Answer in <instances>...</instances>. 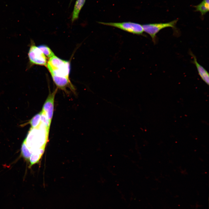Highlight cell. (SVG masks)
<instances>
[{
  "label": "cell",
  "mask_w": 209,
  "mask_h": 209,
  "mask_svg": "<svg viewBox=\"0 0 209 209\" xmlns=\"http://www.w3.org/2000/svg\"><path fill=\"white\" fill-rule=\"evenodd\" d=\"M178 20V19H175L166 23L149 24L142 26L144 31L150 36L153 42L155 44L156 34L163 28L169 27L175 28Z\"/></svg>",
  "instance_id": "obj_4"
},
{
  "label": "cell",
  "mask_w": 209,
  "mask_h": 209,
  "mask_svg": "<svg viewBox=\"0 0 209 209\" xmlns=\"http://www.w3.org/2000/svg\"><path fill=\"white\" fill-rule=\"evenodd\" d=\"M28 56L30 65H36L46 66L47 62L46 57L33 41L31 42Z\"/></svg>",
  "instance_id": "obj_5"
},
{
  "label": "cell",
  "mask_w": 209,
  "mask_h": 209,
  "mask_svg": "<svg viewBox=\"0 0 209 209\" xmlns=\"http://www.w3.org/2000/svg\"><path fill=\"white\" fill-rule=\"evenodd\" d=\"M190 54L193 58V62L196 67L199 75L203 81L208 85L209 76L208 72L203 66L198 63L195 55L191 52H190Z\"/></svg>",
  "instance_id": "obj_7"
},
{
  "label": "cell",
  "mask_w": 209,
  "mask_h": 209,
  "mask_svg": "<svg viewBox=\"0 0 209 209\" xmlns=\"http://www.w3.org/2000/svg\"><path fill=\"white\" fill-rule=\"evenodd\" d=\"M21 153L23 157L26 160H29L32 154L29 148L24 141H23L21 145Z\"/></svg>",
  "instance_id": "obj_11"
},
{
  "label": "cell",
  "mask_w": 209,
  "mask_h": 209,
  "mask_svg": "<svg viewBox=\"0 0 209 209\" xmlns=\"http://www.w3.org/2000/svg\"><path fill=\"white\" fill-rule=\"evenodd\" d=\"M196 11L200 12L202 15L205 14L209 10V0H203L199 5L195 6Z\"/></svg>",
  "instance_id": "obj_9"
},
{
  "label": "cell",
  "mask_w": 209,
  "mask_h": 209,
  "mask_svg": "<svg viewBox=\"0 0 209 209\" xmlns=\"http://www.w3.org/2000/svg\"><path fill=\"white\" fill-rule=\"evenodd\" d=\"M57 90V89H56L52 92L49 93L41 111L51 123L53 113L54 99Z\"/></svg>",
  "instance_id": "obj_6"
},
{
  "label": "cell",
  "mask_w": 209,
  "mask_h": 209,
  "mask_svg": "<svg viewBox=\"0 0 209 209\" xmlns=\"http://www.w3.org/2000/svg\"><path fill=\"white\" fill-rule=\"evenodd\" d=\"M42 154L43 153L40 148L37 149L33 152L29 159L30 163V166H31L38 162Z\"/></svg>",
  "instance_id": "obj_10"
},
{
  "label": "cell",
  "mask_w": 209,
  "mask_h": 209,
  "mask_svg": "<svg viewBox=\"0 0 209 209\" xmlns=\"http://www.w3.org/2000/svg\"><path fill=\"white\" fill-rule=\"evenodd\" d=\"M72 0H71V1H70V3H71V2L72 1Z\"/></svg>",
  "instance_id": "obj_14"
},
{
  "label": "cell",
  "mask_w": 209,
  "mask_h": 209,
  "mask_svg": "<svg viewBox=\"0 0 209 209\" xmlns=\"http://www.w3.org/2000/svg\"><path fill=\"white\" fill-rule=\"evenodd\" d=\"M86 0H77L75 2L72 13V22L77 19L82 8L84 5Z\"/></svg>",
  "instance_id": "obj_8"
},
{
  "label": "cell",
  "mask_w": 209,
  "mask_h": 209,
  "mask_svg": "<svg viewBox=\"0 0 209 209\" xmlns=\"http://www.w3.org/2000/svg\"><path fill=\"white\" fill-rule=\"evenodd\" d=\"M49 129L43 122L37 127H31L24 141L30 151L44 148L48 140Z\"/></svg>",
  "instance_id": "obj_1"
},
{
  "label": "cell",
  "mask_w": 209,
  "mask_h": 209,
  "mask_svg": "<svg viewBox=\"0 0 209 209\" xmlns=\"http://www.w3.org/2000/svg\"><path fill=\"white\" fill-rule=\"evenodd\" d=\"M37 47L45 55L48 57L51 58L55 55L52 51L46 45H41L37 46Z\"/></svg>",
  "instance_id": "obj_12"
},
{
  "label": "cell",
  "mask_w": 209,
  "mask_h": 209,
  "mask_svg": "<svg viewBox=\"0 0 209 209\" xmlns=\"http://www.w3.org/2000/svg\"><path fill=\"white\" fill-rule=\"evenodd\" d=\"M51 75L69 78L70 70L69 62L55 55L50 58L46 66Z\"/></svg>",
  "instance_id": "obj_2"
},
{
  "label": "cell",
  "mask_w": 209,
  "mask_h": 209,
  "mask_svg": "<svg viewBox=\"0 0 209 209\" xmlns=\"http://www.w3.org/2000/svg\"><path fill=\"white\" fill-rule=\"evenodd\" d=\"M41 122V113L35 115L30 120V123L31 127L35 128L37 127Z\"/></svg>",
  "instance_id": "obj_13"
},
{
  "label": "cell",
  "mask_w": 209,
  "mask_h": 209,
  "mask_svg": "<svg viewBox=\"0 0 209 209\" xmlns=\"http://www.w3.org/2000/svg\"><path fill=\"white\" fill-rule=\"evenodd\" d=\"M100 24L109 26L134 34L144 36L142 25L131 22H98Z\"/></svg>",
  "instance_id": "obj_3"
}]
</instances>
